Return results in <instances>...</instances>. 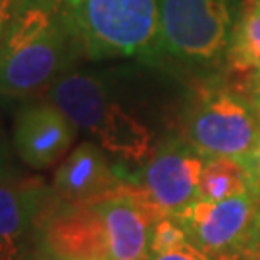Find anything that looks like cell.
I'll return each instance as SVG.
<instances>
[{
	"label": "cell",
	"mask_w": 260,
	"mask_h": 260,
	"mask_svg": "<svg viewBox=\"0 0 260 260\" xmlns=\"http://www.w3.org/2000/svg\"><path fill=\"white\" fill-rule=\"evenodd\" d=\"M129 183L121 176L116 162L94 141L75 145L56 166L52 191L64 203H96L106 195Z\"/></svg>",
	"instance_id": "cell-12"
},
{
	"label": "cell",
	"mask_w": 260,
	"mask_h": 260,
	"mask_svg": "<svg viewBox=\"0 0 260 260\" xmlns=\"http://www.w3.org/2000/svg\"><path fill=\"white\" fill-rule=\"evenodd\" d=\"M47 256H48V254H47ZM48 258H50V256H48ZM50 260H56V258H50Z\"/></svg>",
	"instance_id": "cell-23"
},
{
	"label": "cell",
	"mask_w": 260,
	"mask_h": 260,
	"mask_svg": "<svg viewBox=\"0 0 260 260\" xmlns=\"http://www.w3.org/2000/svg\"><path fill=\"white\" fill-rule=\"evenodd\" d=\"M83 56L64 0H18L0 54V94L48 89Z\"/></svg>",
	"instance_id": "cell-1"
},
{
	"label": "cell",
	"mask_w": 260,
	"mask_h": 260,
	"mask_svg": "<svg viewBox=\"0 0 260 260\" xmlns=\"http://www.w3.org/2000/svg\"><path fill=\"white\" fill-rule=\"evenodd\" d=\"M185 139L203 156L245 160L260 141V112L243 91L206 87L189 110Z\"/></svg>",
	"instance_id": "cell-5"
},
{
	"label": "cell",
	"mask_w": 260,
	"mask_h": 260,
	"mask_svg": "<svg viewBox=\"0 0 260 260\" xmlns=\"http://www.w3.org/2000/svg\"><path fill=\"white\" fill-rule=\"evenodd\" d=\"M149 260H212L206 252H203L199 247H195L191 241H185L181 245H176L172 249L160 252H152Z\"/></svg>",
	"instance_id": "cell-16"
},
{
	"label": "cell",
	"mask_w": 260,
	"mask_h": 260,
	"mask_svg": "<svg viewBox=\"0 0 260 260\" xmlns=\"http://www.w3.org/2000/svg\"><path fill=\"white\" fill-rule=\"evenodd\" d=\"M47 96L74 121L79 133L94 141L116 162L127 181H131L129 170L135 168L137 177L156 149L149 123L127 110L101 75L68 70L48 87Z\"/></svg>",
	"instance_id": "cell-2"
},
{
	"label": "cell",
	"mask_w": 260,
	"mask_h": 260,
	"mask_svg": "<svg viewBox=\"0 0 260 260\" xmlns=\"http://www.w3.org/2000/svg\"><path fill=\"white\" fill-rule=\"evenodd\" d=\"M103 216L112 260H149L152 228L166 216L137 183H123L120 189L94 203Z\"/></svg>",
	"instance_id": "cell-11"
},
{
	"label": "cell",
	"mask_w": 260,
	"mask_h": 260,
	"mask_svg": "<svg viewBox=\"0 0 260 260\" xmlns=\"http://www.w3.org/2000/svg\"><path fill=\"white\" fill-rule=\"evenodd\" d=\"M251 260H260V243H258V249H256V252L252 254V258Z\"/></svg>",
	"instance_id": "cell-22"
},
{
	"label": "cell",
	"mask_w": 260,
	"mask_h": 260,
	"mask_svg": "<svg viewBox=\"0 0 260 260\" xmlns=\"http://www.w3.org/2000/svg\"><path fill=\"white\" fill-rule=\"evenodd\" d=\"M206 156L183 139L160 141L135 177V183L162 214H176L201 199V176Z\"/></svg>",
	"instance_id": "cell-9"
},
{
	"label": "cell",
	"mask_w": 260,
	"mask_h": 260,
	"mask_svg": "<svg viewBox=\"0 0 260 260\" xmlns=\"http://www.w3.org/2000/svg\"><path fill=\"white\" fill-rule=\"evenodd\" d=\"M79 129L50 99H27L12 118L14 154L31 172L58 166L74 149Z\"/></svg>",
	"instance_id": "cell-8"
},
{
	"label": "cell",
	"mask_w": 260,
	"mask_h": 260,
	"mask_svg": "<svg viewBox=\"0 0 260 260\" xmlns=\"http://www.w3.org/2000/svg\"><path fill=\"white\" fill-rule=\"evenodd\" d=\"M243 0H158L160 50L189 66L225 62Z\"/></svg>",
	"instance_id": "cell-4"
},
{
	"label": "cell",
	"mask_w": 260,
	"mask_h": 260,
	"mask_svg": "<svg viewBox=\"0 0 260 260\" xmlns=\"http://www.w3.org/2000/svg\"><path fill=\"white\" fill-rule=\"evenodd\" d=\"M83 56L156 58L160 50L158 0H64Z\"/></svg>",
	"instance_id": "cell-3"
},
{
	"label": "cell",
	"mask_w": 260,
	"mask_h": 260,
	"mask_svg": "<svg viewBox=\"0 0 260 260\" xmlns=\"http://www.w3.org/2000/svg\"><path fill=\"white\" fill-rule=\"evenodd\" d=\"M16 6H18V0H0V54H2V48H4V41L8 35Z\"/></svg>",
	"instance_id": "cell-19"
},
{
	"label": "cell",
	"mask_w": 260,
	"mask_h": 260,
	"mask_svg": "<svg viewBox=\"0 0 260 260\" xmlns=\"http://www.w3.org/2000/svg\"><path fill=\"white\" fill-rule=\"evenodd\" d=\"M245 193H251V179L243 160L206 156L201 176V199L223 201Z\"/></svg>",
	"instance_id": "cell-14"
},
{
	"label": "cell",
	"mask_w": 260,
	"mask_h": 260,
	"mask_svg": "<svg viewBox=\"0 0 260 260\" xmlns=\"http://www.w3.org/2000/svg\"><path fill=\"white\" fill-rule=\"evenodd\" d=\"M58 197L45 179L21 172L0 179V260H31L41 225Z\"/></svg>",
	"instance_id": "cell-7"
},
{
	"label": "cell",
	"mask_w": 260,
	"mask_h": 260,
	"mask_svg": "<svg viewBox=\"0 0 260 260\" xmlns=\"http://www.w3.org/2000/svg\"><path fill=\"white\" fill-rule=\"evenodd\" d=\"M31 260H50V258H48V256L43 251H37L35 254H33V258H31Z\"/></svg>",
	"instance_id": "cell-21"
},
{
	"label": "cell",
	"mask_w": 260,
	"mask_h": 260,
	"mask_svg": "<svg viewBox=\"0 0 260 260\" xmlns=\"http://www.w3.org/2000/svg\"><path fill=\"white\" fill-rule=\"evenodd\" d=\"M12 156H16L14 149H12V141H6V137L0 131V179L14 176V174L19 172L16 164H14V158Z\"/></svg>",
	"instance_id": "cell-18"
},
{
	"label": "cell",
	"mask_w": 260,
	"mask_h": 260,
	"mask_svg": "<svg viewBox=\"0 0 260 260\" xmlns=\"http://www.w3.org/2000/svg\"><path fill=\"white\" fill-rule=\"evenodd\" d=\"M225 64L237 74L260 68V0H243Z\"/></svg>",
	"instance_id": "cell-13"
},
{
	"label": "cell",
	"mask_w": 260,
	"mask_h": 260,
	"mask_svg": "<svg viewBox=\"0 0 260 260\" xmlns=\"http://www.w3.org/2000/svg\"><path fill=\"white\" fill-rule=\"evenodd\" d=\"M251 179V193L260 201V141L249 156L243 160Z\"/></svg>",
	"instance_id": "cell-17"
},
{
	"label": "cell",
	"mask_w": 260,
	"mask_h": 260,
	"mask_svg": "<svg viewBox=\"0 0 260 260\" xmlns=\"http://www.w3.org/2000/svg\"><path fill=\"white\" fill-rule=\"evenodd\" d=\"M189 241L185 228L177 220L174 214H166L158 218L154 228H152V239H150V254L172 249L176 245Z\"/></svg>",
	"instance_id": "cell-15"
},
{
	"label": "cell",
	"mask_w": 260,
	"mask_h": 260,
	"mask_svg": "<svg viewBox=\"0 0 260 260\" xmlns=\"http://www.w3.org/2000/svg\"><path fill=\"white\" fill-rule=\"evenodd\" d=\"M189 241L212 260H251L260 243V201L245 193L223 201L197 199L176 214Z\"/></svg>",
	"instance_id": "cell-6"
},
{
	"label": "cell",
	"mask_w": 260,
	"mask_h": 260,
	"mask_svg": "<svg viewBox=\"0 0 260 260\" xmlns=\"http://www.w3.org/2000/svg\"><path fill=\"white\" fill-rule=\"evenodd\" d=\"M247 85H245V96L254 104V108L260 112V68L254 72H249Z\"/></svg>",
	"instance_id": "cell-20"
},
{
	"label": "cell",
	"mask_w": 260,
	"mask_h": 260,
	"mask_svg": "<svg viewBox=\"0 0 260 260\" xmlns=\"http://www.w3.org/2000/svg\"><path fill=\"white\" fill-rule=\"evenodd\" d=\"M39 251L56 260H112L106 225L96 205L58 199L41 225Z\"/></svg>",
	"instance_id": "cell-10"
}]
</instances>
